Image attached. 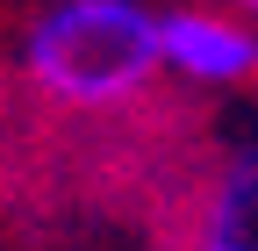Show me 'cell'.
<instances>
[{
  "label": "cell",
  "mask_w": 258,
  "mask_h": 251,
  "mask_svg": "<svg viewBox=\"0 0 258 251\" xmlns=\"http://www.w3.org/2000/svg\"><path fill=\"white\" fill-rule=\"evenodd\" d=\"M22 72L64 108H115L158 79V15L137 0H57L29 22Z\"/></svg>",
  "instance_id": "cell-1"
},
{
  "label": "cell",
  "mask_w": 258,
  "mask_h": 251,
  "mask_svg": "<svg viewBox=\"0 0 258 251\" xmlns=\"http://www.w3.org/2000/svg\"><path fill=\"white\" fill-rule=\"evenodd\" d=\"M158 72H179L194 86H244L258 79V29L215 8L158 15Z\"/></svg>",
  "instance_id": "cell-2"
},
{
  "label": "cell",
  "mask_w": 258,
  "mask_h": 251,
  "mask_svg": "<svg viewBox=\"0 0 258 251\" xmlns=\"http://www.w3.org/2000/svg\"><path fill=\"white\" fill-rule=\"evenodd\" d=\"M230 8H244V15H258V0H230Z\"/></svg>",
  "instance_id": "cell-4"
},
{
  "label": "cell",
  "mask_w": 258,
  "mask_h": 251,
  "mask_svg": "<svg viewBox=\"0 0 258 251\" xmlns=\"http://www.w3.org/2000/svg\"><path fill=\"white\" fill-rule=\"evenodd\" d=\"M194 251H258V137L230 158V172L215 179Z\"/></svg>",
  "instance_id": "cell-3"
}]
</instances>
